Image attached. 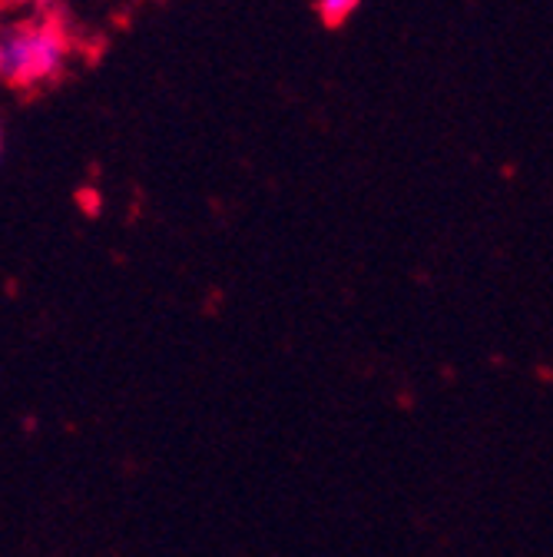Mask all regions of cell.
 <instances>
[{
  "instance_id": "5",
  "label": "cell",
  "mask_w": 553,
  "mask_h": 557,
  "mask_svg": "<svg viewBox=\"0 0 553 557\" xmlns=\"http://www.w3.org/2000/svg\"><path fill=\"white\" fill-rule=\"evenodd\" d=\"M0 4H4V0H0Z\"/></svg>"
},
{
  "instance_id": "4",
  "label": "cell",
  "mask_w": 553,
  "mask_h": 557,
  "mask_svg": "<svg viewBox=\"0 0 553 557\" xmlns=\"http://www.w3.org/2000/svg\"><path fill=\"white\" fill-rule=\"evenodd\" d=\"M0 157H4V133H0Z\"/></svg>"
},
{
  "instance_id": "3",
  "label": "cell",
  "mask_w": 553,
  "mask_h": 557,
  "mask_svg": "<svg viewBox=\"0 0 553 557\" xmlns=\"http://www.w3.org/2000/svg\"><path fill=\"white\" fill-rule=\"evenodd\" d=\"M24 4H30V8H47L50 0H24Z\"/></svg>"
},
{
  "instance_id": "1",
  "label": "cell",
  "mask_w": 553,
  "mask_h": 557,
  "mask_svg": "<svg viewBox=\"0 0 553 557\" xmlns=\"http://www.w3.org/2000/svg\"><path fill=\"white\" fill-rule=\"evenodd\" d=\"M71 60V37L56 17L17 21L0 30V81L34 90L60 81Z\"/></svg>"
},
{
  "instance_id": "2",
  "label": "cell",
  "mask_w": 553,
  "mask_h": 557,
  "mask_svg": "<svg viewBox=\"0 0 553 557\" xmlns=\"http://www.w3.org/2000/svg\"><path fill=\"white\" fill-rule=\"evenodd\" d=\"M359 4H362V0H318L315 11H318L325 27H341L344 21H349L359 11Z\"/></svg>"
}]
</instances>
